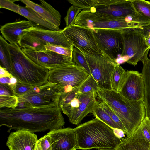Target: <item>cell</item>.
<instances>
[{
  "label": "cell",
  "mask_w": 150,
  "mask_h": 150,
  "mask_svg": "<svg viewBox=\"0 0 150 150\" xmlns=\"http://www.w3.org/2000/svg\"><path fill=\"white\" fill-rule=\"evenodd\" d=\"M9 44L3 37L0 36V64L10 73L11 66V57Z\"/></svg>",
  "instance_id": "cell-26"
},
{
  "label": "cell",
  "mask_w": 150,
  "mask_h": 150,
  "mask_svg": "<svg viewBox=\"0 0 150 150\" xmlns=\"http://www.w3.org/2000/svg\"><path fill=\"white\" fill-rule=\"evenodd\" d=\"M46 50L55 52L58 54L72 57L73 49L47 43L45 46Z\"/></svg>",
  "instance_id": "cell-33"
},
{
  "label": "cell",
  "mask_w": 150,
  "mask_h": 150,
  "mask_svg": "<svg viewBox=\"0 0 150 150\" xmlns=\"http://www.w3.org/2000/svg\"><path fill=\"white\" fill-rule=\"evenodd\" d=\"M18 82L17 79L13 76L10 78V83L9 85H13L16 84Z\"/></svg>",
  "instance_id": "cell-44"
},
{
  "label": "cell",
  "mask_w": 150,
  "mask_h": 150,
  "mask_svg": "<svg viewBox=\"0 0 150 150\" xmlns=\"http://www.w3.org/2000/svg\"><path fill=\"white\" fill-rule=\"evenodd\" d=\"M68 1L72 5L83 10L90 9L94 4V0H69Z\"/></svg>",
  "instance_id": "cell-37"
},
{
  "label": "cell",
  "mask_w": 150,
  "mask_h": 150,
  "mask_svg": "<svg viewBox=\"0 0 150 150\" xmlns=\"http://www.w3.org/2000/svg\"><path fill=\"white\" fill-rule=\"evenodd\" d=\"M131 1L136 12L150 21V1L144 0H131Z\"/></svg>",
  "instance_id": "cell-30"
},
{
  "label": "cell",
  "mask_w": 150,
  "mask_h": 150,
  "mask_svg": "<svg viewBox=\"0 0 150 150\" xmlns=\"http://www.w3.org/2000/svg\"><path fill=\"white\" fill-rule=\"evenodd\" d=\"M150 49L146 51L142 61L143 64L142 74L144 83V92L143 101L145 109L146 116L150 120V59L148 57Z\"/></svg>",
  "instance_id": "cell-22"
},
{
  "label": "cell",
  "mask_w": 150,
  "mask_h": 150,
  "mask_svg": "<svg viewBox=\"0 0 150 150\" xmlns=\"http://www.w3.org/2000/svg\"><path fill=\"white\" fill-rule=\"evenodd\" d=\"M27 34L46 44L49 43L71 49H73L74 47L67 38L62 29L54 31L34 26Z\"/></svg>",
  "instance_id": "cell-17"
},
{
  "label": "cell",
  "mask_w": 150,
  "mask_h": 150,
  "mask_svg": "<svg viewBox=\"0 0 150 150\" xmlns=\"http://www.w3.org/2000/svg\"><path fill=\"white\" fill-rule=\"evenodd\" d=\"M73 150H76V149H73Z\"/></svg>",
  "instance_id": "cell-48"
},
{
  "label": "cell",
  "mask_w": 150,
  "mask_h": 150,
  "mask_svg": "<svg viewBox=\"0 0 150 150\" xmlns=\"http://www.w3.org/2000/svg\"><path fill=\"white\" fill-rule=\"evenodd\" d=\"M120 139L116 150H150V143L144 138L139 128L132 136Z\"/></svg>",
  "instance_id": "cell-21"
},
{
  "label": "cell",
  "mask_w": 150,
  "mask_h": 150,
  "mask_svg": "<svg viewBox=\"0 0 150 150\" xmlns=\"http://www.w3.org/2000/svg\"><path fill=\"white\" fill-rule=\"evenodd\" d=\"M45 43L27 34L19 41L18 45L23 48L39 51L46 50Z\"/></svg>",
  "instance_id": "cell-25"
},
{
  "label": "cell",
  "mask_w": 150,
  "mask_h": 150,
  "mask_svg": "<svg viewBox=\"0 0 150 150\" xmlns=\"http://www.w3.org/2000/svg\"><path fill=\"white\" fill-rule=\"evenodd\" d=\"M98 150H116L115 149H98Z\"/></svg>",
  "instance_id": "cell-46"
},
{
  "label": "cell",
  "mask_w": 150,
  "mask_h": 150,
  "mask_svg": "<svg viewBox=\"0 0 150 150\" xmlns=\"http://www.w3.org/2000/svg\"><path fill=\"white\" fill-rule=\"evenodd\" d=\"M64 34L69 42L84 53L99 52L93 30L75 24L63 29Z\"/></svg>",
  "instance_id": "cell-13"
},
{
  "label": "cell",
  "mask_w": 150,
  "mask_h": 150,
  "mask_svg": "<svg viewBox=\"0 0 150 150\" xmlns=\"http://www.w3.org/2000/svg\"><path fill=\"white\" fill-rule=\"evenodd\" d=\"M33 150H42L38 140L35 145Z\"/></svg>",
  "instance_id": "cell-45"
},
{
  "label": "cell",
  "mask_w": 150,
  "mask_h": 150,
  "mask_svg": "<svg viewBox=\"0 0 150 150\" xmlns=\"http://www.w3.org/2000/svg\"><path fill=\"white\" fill-rule=\"evenodd\" d=\"M81 10L73 5L69 7L67 11L66 16L64 18L66 27H68L75 24V19Z\"/></svg>",
  "instance_id": "cell-32"
},
{
  "label": "cell",
  "mask_w": 150,
  "mask_h": 150,
  "mask_svg": "<svg viewBox=\"0 0 150 150\" xmlns=\"http://www.w3.org/2000/svg\"><path fill=\"white\" fill-rule=\"evenodd\" d=\"M13 75L6 69L0 66V77H8L11 78Z\"/></svg>",
  "instance_id": "cell-41"
},
{
  "label": "cell",
  "mask_w": 150,
  "mask_h": 150,
  "mask_svg": "<svg viewBox=\"0 0 150 150\" xmlns=\"http://www.w3.org/2000/svg\"><path fill=\"white\" fill-rule=\"evenodd\" d=\"M11 57L10 73L18 81L25 85L36 87L48 81L49 70L30 59L17 44H9Z\"/></svg>",
  "instance_id": "cell-4"
},
{
  "label": "cell",
  "mask_w": 150,
  "mask_h": 150,
  "mask_svg": "<svg viewBox=\"0 0 150 150\" xmlns=\"http://www.w3.org/2000/svg\"><path fill=\"white\" fill-rule=\"evenodd\" d=\"M72 59L73 62L75 64L84 69L90 74H91L88 64L84 54L74 46L73 48Z\"/></svg>",
  "instance_id": "cell-29"
},
{
  "label": "cell",
  "mask_w": 150,
  "mask_h": 150,
  "mask_svg": "<svg viewBox=\"0 0 150 150\" xmlns=\"http://www.w3.org/2000/svg\"><path fill=\"white\" fill-rule=\"evenodd\" d=\"M90 74L73 62L49 70L48 81L57 84L62 92L79 87Z\"/></svg>",
  "instance_id": "cell-8"
},
{
  "label": "cell",
  "mask_w": 150,
  "mask_h": 150,
  "mask_svg": "<svg viewBox=\"0 0 150 150\" xmlns=\"http://www.w3.org/2000/svg\"><path fill=\"white\" fill-rule=\"evenodd\" d=\"M138 128L145 139L150 143V120L146 115Z\"/></svg>",
  "instance_id": "cell-36"
},
{
  "label": "cell",
  "mask_w": 150,
  "mask_h": 150,
  "mask_svg": "<svg viewBox=\"0 0 150 150\" xmlns=\"http://www.w3.org/2000/svg\"><path fill=\"white\" fill-rule=\"evenodd\" d=\"M38 140L34 133L19 129L10 134L6 145L9 150H33Z\"/></svg>",
  "instance_id": "cell-18"
},
{
  "label": "cell",
  "mask_w": 150,
  "mask_h": 150,
  "mask_svg": "<svg viewBox=\"0 0 150 150\" xmlns=\"http://www.w3.org/2000/svg\"><path fill=\"white\" fill-rule=\"evenodd\" d=\"M50 137L52 150L78 149L74 129L68 127L50 130L47 133Z\"/></svg>",
  "instance_id": "cell-16"
},
{
  "label": "cell",
  "mask_w": 150,
  "mask_h": 150,
  "mask_svg": "<svg viewBox=\"0 0 150 150\" xmlns=\"http://www.w3.org/2000/svg\"><path fill=\"white\" fill-rule=\"evenodd\" d=\"M74 130L78 149H116L121 142L112 128L96 117L79 125Z\"/></svg>",
  "instance_id": "cell-3"
},
{
  "label": "cell",
  "mask_w": 150,
  "mask_h": 150,
  "mask_svg": "<svg viewBox=\"0 0 150 150\" xmlns=\"http://www.w3.org/2000/svg\"><path fill=\"white\" fill-rule=\"evenodd\" d=\"M122 30L104 29L93 30L99 50L115 61L123 50Z\"/></svg>",
  "instance_id": "cell-12"
},
{
  "label": "cell",
  "mask_w": 150,
  "mask_h": 150,
  "mask_svg": "<svg viewBox=\"0 0 150 150\" xmlns=\"http://www.w3.org/2000/svg\"><path fill=\"white\" fill-rule=\"evenodd\" d=\"M138 29L144 37L148 48L150 49V24Z\"/></svg>",
  "instance_id": "cell-40"
},
{
  "label": "cell",
  "mask_w": 150,
  "mask_h": 150,
  "mask_svg": "<svg viewBox=\"0 0 150 150\" xmlns=\"http://www.w3.org/2000/svg\"><path fill=\"white\" fill-rule=\"evenodd\" d=\"M99 105L107 113L112 120L121 128L126 134V131L123 125L118 117L109 107L105 101H101L99 103Z\"/></svg>",
  "instance_id": "cell-34"
},
{
  "label": "cell",
  "mask_w": 150,
  "mask_h": 150,
  "mask_svg": "<svg viewBox=\"0 0 150 150\" xmlns=\"http://www.w3.org/2000/svg\"><path fill=\"white\" fill-rule=\"evenodd\" d=\"M112 129L115 135L119 138L121 139L125 137V134L122 129L117 128Z\"/></svg>",
  "instance_id": "cell-42"
},
{
  "label": "cell",
  "mask_w": 150,
  "mask_h": 150,
  "mask_svg": "<svg viewBox=\"0 0 150 150\" xmlns=\"http://www.w3.org/2000/svg\"><path fill=\"white\" fill-rule=\"evenodd\" d=\"M62 92L58 86L48 81L18 97L17 108H42L59 107Z\"/></svg>",
  "instance_id": "cell-7"
},
{
  "label": "cell",
  "mask_w": 150,
  "mask_h": 150,
  "mask_svg": "<svg viewBox=\"0 0 150 150\" xmlns=\"http://www.w3.org/2000/svg\"><path fill=\"white\" fill-rule=\"evenodd\" d=\"M92 7L98 14L108 17H130L135 21L142 22L146 20L136 12L131 0H94V4Z\"/></svg>",
  "instance_id": "cell-10"
},
{
  "label": "cell",
  "mask_w": 150,
  "mask_h": 150,
  "mask_svg": "<svg viewBox=\"0 0 150 150\" xmlns=\"http://www.w3.org/2000/svg\"><path fill=\"white\" fill-rule=\"evenodd\" d=\"M93 115L112 129L121 128L111 118L99 104L91 112Z\"/></svg>",
  "instance_id": "cell-27"
},
{
  "label": "cell",
  "mask_w": 150,
  "mask_h": 150,
  "mask_svg": "<svg viewBox=\"0 0 150 150\" xmlns=\"http://www.w3.org/2000/svg\"><path fill=\"white\" fill-rule=\"evenodd\" d=\"M19 15L26 18L29 21H33L48 30L54 31H59L62 30L49 23L35 12L26 6L23 7L20 6Z\"/></svg>",
  "instance_id": "cell-23"
},
{
  "label": "cell",
  "mask_w": 150,
  "mask_h": 150,
  "mask_svg": "<svg viewBox=\"0 0 150 150\" xmlns=\"http://www.w3.org/2000/svg\"><path fill=\"white\" fill-rule=\"evenodd\" d=\"M16 1L0 0V8H3L9 10L19 14L20 6L14 2V1Z\"/></svg>",
  "instance_id": "cell-38"
},
{
  "label": "cell",
  "mask_w": 150,
  "mask_h": 150,
  "mask_svg": "<svg viewBox=\"0 0 150 150\" xmlns=\"http://www.w3.org/2000/svg\"><path fill=\"white\" fill-rule=\"evenodd\" d=\"M34 26L31 21L23 20L6 23L1 27L0 31L9 44L18 45L20 40Z\"/></svg>",
  "instance_id": "cell-19"
},
{
  "label": "cell",
  "mask_w": 150,
  "mask_h": 150,
  "mask_svg": "<svg viewBox=\"0 0 150 150\" xmlns=\"http://www.w3.org/2000/svg\"><path fill=\"white\" fill-rule=\"evenodd\" d=\"M10 78L8 77H0V84L9 85Z\"/></svg>",
  "instance_id": "cell-43"
},
{
  "label": "cell",
  "mask_w": 150,
  "mask_h": 150,
  "mask_svg": "<svg viewBox=\"0 0 150 150\" xmlns=\"http://www.w3.org/2000/svg\"><path fill=\"white\" fill-rule=\"evenodd\" d=\"M131 18H114L104 16L96 13L93 7L82 10L78 14L74 22L75 25L92 30L97 29L124 30L141 29L145 25Z\"/></svg>",
  "instance_id": "cell-6"
},
{
  "label": "cell",
  "mask_w": 150,
  "mask_h": 150,
  "mask_svg": "<svg viewBox=\"0 0 150 150\" xmlns=\"http://www.w3.org/2000/svg\"><path fill=\"white\" fill-rule=\"evenodd\" d=\"M90 150V149H85V150Z\"/></svg>",
  "instance_id": "cell-47"
},
{
  "label": "cell",
  "mask_w": 150,
  "mask_h": 150,
  "mask_svg": "<svg viewBox=\"0 0 150 150\" xmlns=\"http://www.w3.org/2000/svg\"><path fill=\"white\" fill-rule=\"evenodd\" d=\"M83 53L91 74L97 82L99 88L112 90L111 76L115 66L118 64L100 50L92 54Z\"/></svg>",
  "instance_id": "cell-9"
},
{
  "label": "cell",
  "mask_w": 150,
  "mask_h": 150,
  "mask_svg": "<svg viewBox=\"0 0 150 150\" xmlns=\"http://www.w3.org/2000/svg\"><path fill=\"white\" fill-rule=\"evenodd\" d=\"M15 95L20 96L32 89L35 87L25 85L18 81L13 85H9Z\"/></svg>",
  "instance_id": "cell-35"
},
{
  "label": "cell",
  "mask_w": 150,
  "mask_h": 150,
  "mask_svg": "<svg viewBox=\"0 0 150 150\" xmlns=\"http://www.w3.org/2000/svg\"><path fill=\"white\" fill-rule=\"evenodd\" d=\"M59 107L42 108H1L0 126L11 130L24 129L33 133L61 128L64 119Z\"/></svg>",
  "instance_id": "cell-1"
},
{
  "label": "cell",
  "mask_w": 150,
  "mask_h": 150,
  "mask_svg": "<svg viewBox=\"0 0 150 150\" xmlns=\"http://www.w3.org/2000/svg\"><path fill=\"white\" fill-rule=\"evenodd\" d=\"M126 71L120 65L115 66L111 76L110 82L112 89L120 93L125 81Z\"/></svg>",
  "instance_id": "cell-24"
},
{
  "label": "cell",
  "mask_w": 150,
  "mask_h": 150,
  "mask_svg": "<svg viewBox=\"0 0 150 150\" xmlns=\"http://www.w3.org/2000/svg\"><path fill=\"white\" fill-rule=\"evenodd\" d=\"M97 96L105 102L118 117L126 131L127 137L132 136L146 115L143 100H129L113 90L98 88Z\"/></svg>",
  "instance_id": "cell-2"
},
{
  "label": "cell",
  "mask_w": 150,
  "mask_h": 150,
  "mask_svg": "<svg viewBox=\"0 0 150 150\" xmlns=\"http://www.w3.org/2000/svg\"><path fill=\"white\" fill-rule=\"evenodd\" d=\"M126 73L125 81L119 93L130 100H143L144 86L142 73L134 70H128Z\"/></svg>",
  "instance_id": "cell-15"
},
{
  "label": "cell",
  "mask_w": 150,
  "mask_h": 150,
  "mask_svg": "<svg viewBox=\"0 0 150 150\" xmlns=\"http://www.w3.org/2000/svg\"><path fill=\"white\" fill-rule=\"evenodd\" d=\"M123 49L120 57L129 64L135 66L142 61L148 47L145 38L138 28L123 30Z\"/></svg>",
  "instance_id": "cell-11"
},
{
  "label": "cell",
  "mask_w": 150,
  "mask_h": 150,
  "mask_svg": "<svg viewBox=\"0 0 150 150\" xmlns=\"http://www.w3.org/2000/svg\"><path fill=\"white\" fill-rule=\"evenodd\" d=\"M78 88L62 93L59 103L62 112L68 116L71 123L75 125L79 124L99 104L96 99L97 94L79 93Z\"/></svg>",
  "instance_id": "cell-5"
},
{
  "label": "cell",
  "mask_w": 150,
  "mask_h": 150,
  "mask_svg": "<svg viewBox=\"0 0 150 150\" xmlns=\"http://www.w3.org/2000/svg\"><path fill=\"white\" fill-rule=\"evenodd\" d=\"M42 150H52L50 137L47 134L39 139Z\"/></svg>",
  "instance_id": "cell-39"
},
{
  "label": "cell",
  "mask_w": 150,
  "mask_h": 150,
  "mask_svg": "<svg viewBox=\"0 0 150 150\" xmlns=\"http://www.w3.org/2000/svg\"><path fill=\"white\" fill-rule=\"evenodd\" d=\"M18 98L14 94L0 95V108H15L18 104Z\"/></svg>",
  "instance_id": "cell-31"
},
{
  "label": "cell",
  "mask_w": 150,
  "mask_h": 150,
  "mask_svg": "<svg viewBox=\"0 0 150 150\" xmlns=\"http://www.w3.org/2000/svg\"><path fill=\"white\" fill-rule=\"evenodd\" d=\"M21 2L35 12L45 21L56 27L59 28L61 16L58 11L43 0H40L41 4L29 0H21Z\"/></svg>",
  "instance_id": "cell-20"
},
{
  "label": "cell",
  "mask_w": 150,
  "mask_h": 150,
  "mask_svg": "<svg viewBox=\"0 0 150 150\" xmlns=\"http://www.w3.org/2000/svg\"><path fill=\"white\" fill-rule=\"evenodd\" d=\"M21 50L34 63L49 70L64 64L73 62L72 57L60 55L52 51L46 50L37 51L23 48Z\"/></svg>",
  "instance_id": "cell-14"
},
{
  "label": "cell",
  "mask_w": 150,
  "mask_h": 150,
  "mask_svg": "<svg viewBox=\"0 0 150 150\" xmlns=\"http://www.w3.org/2000/svg\"><path fill=\"white\" fill-rule=\"evenodd\" d=\"M98 83L91 74L79 87L78 92L81 93H92L97 94L99 88Z\"/></svg>",
  "instance_id": "cell-28"
}]
</instances>
